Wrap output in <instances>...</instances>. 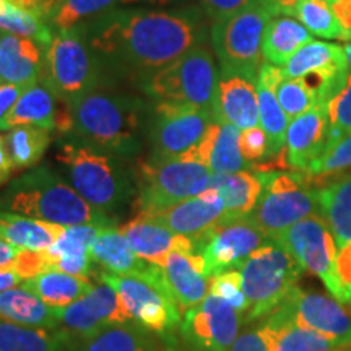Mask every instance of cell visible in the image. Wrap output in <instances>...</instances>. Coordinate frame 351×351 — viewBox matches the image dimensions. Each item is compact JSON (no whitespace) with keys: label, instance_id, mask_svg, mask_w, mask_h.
<instances>
[{"label":"cell","instance_id":"obj_50","mask_svg":"<svg viewBox=\"0 0 351 351\" xmlns=\"http://www.w3.org/2000/svg\"><path fill=\"white\" fill-rule=\"evenodd\" d=\"M335 274L340 287V302L351 306V243L340 245L337 251Z\"/></svg>","mask_w":351,"mask_h":351},{"label":"cell","instance_id":"obj_46","mask_svg":"<svg viewBox=\"0 0 351 351\" xmlns=\"http://www.w3.org/2000/svg\"><path fill=\"white\" fill-rule=\"evenodd\" d=\"M217 298L238 309L241 314H245L249 309V301L243 289V278H241L239 269H231L221 274L210 276V293Z\"/></svg>","mask_w":351,"mask_h":351},{"label":"cell","instance_id":"obj_4","mask_svg":"<svg viewBox=\"0 0 351 351\" xmlns=\"http://www.w3.org/2000/svg\"><path fill=\"white\" fill-rule=\"evenodd\" d=\"M56 160L70 186L99 212H117L135 194L121 156L99 150L75 135L59 140Z\"/></svg>","mask_w":351,"mask_h":351},{"label":"cell","instance_id":"obj_39","mask_svg":"<svg viewBox=\"0 0 351 351\" xmlns=\"http://www.w3.org/2000/svg\"><path fill=\"white\" fill-rule=\"evenodd\" d=\"M0 29L16 34V36L33 39L43 47L49 46L54 38V29L41 13L21 7L13 0H7L0 12Z\"/></svg>","mask_w":351,"mask_h":351},{"label":"cell","instance_id":"obj_55","mask_svg":"<svg viewBox=\"0 0 351 351\" xmlns=\"http://www.w3.org/2000/svg\"><path fill=\"white\" fill-rule=\"evenodd\" d=\"M19 247L8 244L7 241L0 239V269H10L16 256H19Z\"/></svg>","mask_w":351,"mask_h":351},{"label":"cell","instance_id":"obj_6","mask_svg":"<svg viewBox=\"0 0 351 351\" xmlns=\"http://www.w3.org/2000/svg\"><path fill=\"white\" fill-rule=\"evenodd\" d=\"M101 60L91 49L82 26L56 32L49 46L44 47L41 83L57 99L70 103L98 88Z\"/></svg>","mask_w":351,"mask_h":351},{"label":"cell","instance_id":"obj_28","mask_svg":"<svg viewBox=\"0 0 351 351\" xmlns=\"http://www.w3.org/2000/svg\"><path fill=\"white\" fill-rule=\"evenodd\" d=\"M62 225L0 210V239L19 249L47 251L64 232Z\"/></svg>","mask_w":351,"mask_h":351},{"label":"cell","instance_id":"obj_26","mask_svg":"<svg viewBox=\"0 0 351 351\" xmlns=\"http://www.w3.org/2000/svg\"><path fill=\"white\" fill-rule=\"evenodd\" d=\"M241 130L231 124L215 121L191 153L195 160L207 165L213 174H230L247 166L239 150Z\"/></svg>","mask_w":351,"mask_h":351},{"label":"cell","instance_id":"obj_47","mask_svg":"<svg viewBox=\"0 0 351 351\" xmlns=\"http://www.w3.org/2000/svg\"><path fill=\"white\" fill-rule=\"evenodd\" d=\"M10 270L20 275L23 280H29L38 276L43 271L51 270V258L47 251H28L20 249L19 256L10 267Z\"/></svg>","mask_w":351,"mask_h":351},{"label":"cell","instance_id":"obj_58","mask_svg":"<svg viewBox=\"0 0 351 351\" xmlns=\"http://www.w3.org/2000/svg\"><path fill=\"white\" fill-rule=\"evenodd\" d=\"M343 49H345L346 60H348V69H350V73H351V41L348 44H345Z\"/></svg>","mask_w":351,"mask_h":351},{"label":"cell","instance_id":"obj_34","mask_svg":"<svg viewBox=\"0 0 351 351\" xmlns=\"http://www.w3.org/2000/svg\"><path fill=\"white\" fill-rule=\"evenodd\" d=\"M23 287L41 298L47 306L65 307L85 296L88 291L93 289L95 285L86 276L70 275L51 269L34 278L25 280Z\"/></svg>","mask_w":351,"mask_h":351},{"label":"cell","instance_id":"obj_3","mask_svg":"<svg viewBox=\"0 0 351 351\" xmlns=\"http://www.w3.org/2000/svg\"><path fill=\"white\" fill-rule=\"evenodd\" d=\"M0 210L62 226L112 228L116 218L91 207L69 181L51 166H38L16 178L0 192Z\"/></svg>","mask_w":351,"mask_h":351},{"label":"cell","instance_id":"obj_52","mask_svg":"<svg viewBox=\"0 0 351 351\" xmlns=\"http://www.w3.org/2000/svg\"><path fill=\"white\" fill-rule=\"evenodd\" d=\"M26 88H28L26 85H12V83L0 85V121L10 112V109L15 106V103L25 93Z\"/></svg>","mask_w":351,"mask_h":351},{"label":"cell","instance_id":"obj_56","mask_svg":"<svg viewBox=\"0 0 351 351\" xmlns=\"http://www.w3.org/2000/svg\"><path fill=\"white\" fill-rule=\"evenodd\" d=\"M23 282L20 275H16L15 271L10 269H0V293L7 291V289L15 288L16 285Z\"/></svg>","mask_w":351,"mask_h":351},{"label":"cell","instance_id":"obj_16","mask_svg":"<svg viewBox=\"0 0 351 351\" xmlns=\"http://www.w3.org/2000/svg\"><path fill=\"white\" fill-rule=\"evenodd\" d=\"M243 315L230 302L208 295L184 314L181 333L195 351H230L239 337Z\"/></svg>","mask_w":351,"mask_h":351},{"label":"cell","instance_id":"obj_48","mask_svg":"<svg viewBox=\"0 0 351 351\" xmlns=\"http://www.w3.org/2000/svg\"><path fill=\"white\" fill-rule=\"evenodd\" d=\"M239 150L247 163L269 156V138H267L262 127L257 125L251 127V129L241 130Z\"/></svg>","mask_w":351,"mask_h":351},{"label":"cell","instance_id":"obj_35","mask_svg":"<svg viewBox=\"0 0 351 351\" xmlns=\"http://www.w3.org/2000/svg\"><path fill=\"white\" fill-rule=\"evenodd\" d=\"M70 351H152L148 330L135 322L112 324L69 346Z\"/></svg>","mask_w":351,"mask_h":351},{"label":"cell","instance_id":"obj_14","mask_svg":"<svg viewBox=\"0 0 351 351\" xmlns=\"http://www.w3.org/2000/svg\"><path fill=\"white\" fill-rule=\"evenodd\" d=\"M57 309V332L65 346L77 343L112 324L130 322L119 293L111 285H95L91 291L65 307ZM134 322V320H132Z\"/></svg>","mask_w":351,"mask_h":351},{"label":"cell","instance_id":"obj_51","mask_svg":"<svg viewBox=\"0 0 351 351\" xmlns=\"http://www.w3.org/2000/svg\"><path fill=\"white\" fill-rule=\"evenodd\" d=\"M230 351H269V346L263 340L258 327H251L239 333Z\"/></svg>","mask_w":351,"mask_h":351},{"label":"cell","instance_id":"obj_12","mask_svg":"<svg viewBox=\"0 0 351 351\" xmlns=\"http://www.w3.org/2000/svg\"><path fill=\"white\" fill-rule=\"evenodd\" d=\"M215 121L212 109L158 101L148 127L150 156L169 160L186 155L199 145L208 125Z\"/></svg>","mask_w":351,"mask_h":351},{"label":"cell","instance_id":"obj_9","mask_svg":"<svg viewBox=\"0 0 351 351\" xmlns=\"http://www.w3.org/2000/svg\"><path fill=\"white\" fill-rule=\"evenodd\" d=\"M213 173L191 153L179 158L150 156L140 163L138 213L156 212L192 199L210 187Z\"/></svg>","mask_w":351,"mask_h":351},{"label":"cell","instance_id":"obj_22","mask_svg":"<svg viewBox=\"0 0 351 351\" xmlns=\"http://www.w3.org/2000/svg\"><path fill=\"white\" fill-rule=\"evenodd\" d=\"M160 267L182 314L208 296L210 276L204 257L199 252L174 251Z\"/></svg>","mask_w":351,"mask_h":351},{"label":"cell","instance_id":"obj_61","mask_svg":"<svg viewBox=\"0 0 351 351\" xmlns=\"http://www.w3.org/2000/svg\"><path fill=\"white\" fill-rule=\"evenodd\" d=\"M2 83H3V82H2V78H0V85H2Z\"/></svg>","mask_w":351,"mask_h":351},{"label":"cell","instance_id":"obj_33","mask_svg":"<svg viewBox=\"0 0 351 351\" xmlns=\"http://www.w3.org/2000/svg\"><path fill=\"white\" fill-rule=\"evenodd\" d=\"M91 261L99 263L104 271L112 275H138L147 270L148 262L132 251L121 230L103 228L90 251Z\"/></svg>","mask_w":351,"mask_h":351},{"label":"cell","instance_id":"obj_41","mask_svg":"<svg viewBox=\"0 0 351 351\" xmlns=\"http://www.w3.org/2000/svg\"><path fill=\"white\" fill-rule=\"evenodd\" d=\"M291 16H295L300 23L309 29L311 34H315V36L351 41V34L337 19L327 0H302L296 5Z\"/></svg>","mask_w":351,"mask_h":351},{"label":"cell","instance_id":"obj_25","mask_svg":"<svg viewBox=\"0 0 351 351\" xmlns=\"http://www.w3.org/2000/svg\"><path fill=\"white\" fill-rule=\"evenodd\" d=\"M44 47L29 38L0 33V78L12 85H36L44 70Z\"/></svg>","mask_w":351,"mask_h":351},{"label":"cell","instance_id":"obj_20","mask_svg":"<svg viewBox=\"0 0 351 351\" xmlns=\"http://www.w3.org/2000/svg\"><path fill=\"white\" fill-rule=\"evenodd\" d=\"M328 147L327 104H317L289 119L287 130V163L289 169L306 173Z\"/></svg>","mask_w":351,"mask_h":351},{"label":"cell","instance_id":"obj_13","mask_svg":"<svg viewBox=\"0 0 351 351\" xmlns=\"http://www.w3.org/2000/svg\"><path fill=\"white\" fill-rule=\"evenodd\" d=\"M276 241H280L288 249L302 270L317 276L333 298L340 301V287L335 274L339 247L322 213L315 212L302 218Z\"/></svg>","mask_w":351,"mask_h":351},{"label":"cell","instance_id":"obj_57","mask_svg":"<svg viewBox=\"0 0 351 351\" xmlns=\"http://www.w3.org/2000/svg\"><path fill=\"white\" fill-rule=\"evenodd\" d=\"M119 2L125 3V5H137V3H143V5L171 7V5H182V3L189 2V0H119Z\"/></svg>","mask_w":351,"mask_h":351},{"label":"cell","instance_id":"obj_59","mask_svg":"<svg viewBox=\"0 0 351 351\" xmlns=\"http://www.w3.org/2000/svg\"><path fill=\"white\" fill-rule=\"evenodd\" d=\"M161 351H187V350H182V348H174V346H168V348L161 350Z\"/></svg>","mask_w":351,"mask_h":351},{"label":"cell","instance_id":"obj_30","mask_svg":"<svg viewBox=\"0 0 351 351\" xmlns=\"http://www.w3.org/2000/svg\"><path fill=\"white\" fill-rule=\"evenodd\" d=\"M313 34L304 25L291 16H274L267 25L262 41V56L267 64L283 67L307 43Z\"/></svg>","mask_w":351,"mask_h":351},{"label":"cell","instance_id":"obj_5","mask_svg":"<svg viewBox=\"0 0 351 351\" xmlns=\"http://www.w3.org/2000/svg\"><path fill=\"white\" fill-rule=\"evenodd\" d=\"M243 289L249 301V322L267 317L285 301L302 275V267L285 245L267 239L239 267Z\"/></svg>","mask_w":351,"mask_h":351},{"label":"cell","instance_id":"obj_18","mask_svg":"<svg viewBox=\"0 0 351 351\" xmlns=\"http://www.w3.org/2000/svg\"><path fill=\"white\" fill-rule=\"evenodd\" d=\"M278 307L300 327L317 332L340 345L351 346V314L340 301L296 287Z\"/></svg>","mask_w":351,"mask_h":351},{"label":"cell","instance_id":"obj_38","mask_svg":"<svg viewBox=\"0 0 351 351\" xmlns=\"http://www.w3.org/2000/svg\"><path fill=\"white\" fill-rule=\"evenodd\" d=\"M116 2L119 0H51L47 23L54 32H67L109 12Z\"/></svg>","mask_w":351,"mask_h":351},{"label":"cell","instance_id":"obj_29","mask_svg":"<svg viewBox=\"0 0 351 351\" xmlns=\"http://www.w3.org/2000/svg\"><path fill=\"white\" fill-rule=\"evenodd\" d=\"M56 96L41 82L28 86L20 96L10 112L0 121V130H10L20 125H36L46 130L57 129Z\"/></svg>","mask_w":351,"mask_h":351},{"label":"cell","instance_id":"obj_11","mask_svg":"<svg viewBox=\"0 0 351 351\" xmlns=\"http://www.w3.org/2000/svg\"><path fill=\"white\" fill-rule=\"evenodd\" d=\"M274 15L262 5L213 21L212 43L219 64V75H243L257 82L262 67V41Z\"/></svg>","mask_w":351,"mask_h":351},{"label":"cell","instance_id":"obj_1","mask_svg":"<svg viewBox=\"0 0 351 351\" xmlns=\"http://www.w3.org/2000/svg\"><path fill=\"white\" fill-rule=\"evenodd\" d=\"M91 49L122 75L142 83L166 65L207 44L199 7L176 10H109L82 26Z\"/></svg>","mask_w":351,"mask_h":351},{"label":"cell","instance_id":"obj_31","mask_svg":"<svg viewBox=\"0 0 351 351\" xmlns=\"http://www.w3.org/2000/svg\"><path fill=\"white\" fill-rule=\"evenodd\" d=\"M317 197L319 210L337 241V247L351 243V173L317 189Z\"/></svg>","mask_w":351,"mask_h":351},{"label":"cell","instance_id":"obj_49","mask_svg":"<svg viewBox=\"0 0 351 351\" xmlns=\"http://www.w3.org/2000/svg\"><path fill=\"white\" fill-rule=\"evenodd\" d=\"M254 5H261L258 0H202L205 15L213 21L225 20Z\"/></svg>","mask_w":351,"mask_h":351},{"label":"cell","instance_id":"obj_7","mask_svg":"<svg viewBox=\"0 0 351 351\" xmlns=\"http://www.w3.org/2000/svg\"><path fill=\"white\" fill-rule=\"evenodd\" d=\"M99 280L119 293L129 317L145 330L165 335L181 327L182 313L166 285L160 265L148 263L147 270L138 275L101 271Z\"/></svg>","mask_w":351,"mask_h":351},{"label":"cell","instance_id":"obj_45","mask_svg":"<svg viewBox=\"0 0 351 351\" xmlns=\"http://www.w3.org/2000/svg\"><path fill=\"white\" fill-rule=\"evenodd\" d=\"M327 111L328 147H332L351 132V73L346 78L343 88L327 104Z\"/></svg>","mask_w":351,"mask_h":351},{"label":"cell","instance_id":"obj_8","mask_svg":"<svg viewBox=\"0 0 351 351\" xmlns=\"http://www.w3.org/2000/svg\"><path fill=\"white\" fill-rule=\"evenodd\" d=\"M262 176L263 191L251 217L267 239H278L302 218L320 212L317 189L306 173L269 171Z\"/></svg>","mask_w":351,"mask_h":351},{"label":"cell","instance_id":"obj_60","mask_svg":"<svg viewBox=\"0 0 351 351\" xmlns=\"http://www.w3.org/2000/svg\"><path fill=\"white\" fill-rule=\"evenodd\" d=\"M5 2H7V0H0V12H2V8H3V5H5Z\"/></svg>","mask_w":351,"mask_h":351},{"label":"cell","instance_id":"obj_19","mask_svg":"<svg viewBox=\"0 0 351 351\" xmlns=\"http://www.w3.org/2000/svg\"><path fill=\"white\" fill-rule=\"evenodd\" d=\"M138 215L160 223L176 234L200 239L225 217V204L218 191L207 189L202 194L171 205L168 208Z\"/></svg>","mask_w":351,"mask_h":351},{"label":"cell","instance_id":"obj_37","mask_svg":"<svg viewBox=\"0 0 351 351\" xmlns=\"http://www.w3.org/2000/svg\"><path fill=\"white\" fill-rule=\"evenodd\" d=\"M15 169H28L43 160L51 143V132L36 125H20L3 135Z\"/></svg>","mask_w":351,"mask_h":351},{"label":"cell","instance_id":"obj_53","mask_svg":"<svg viewBox=\"0 0 351 351\" xmlns=\"http://www.w3.org/2000/svg\"><path fill=\"white\" fill-rule=\"evenodd\" d=\"M301 2L302 0H258V3L265 7L274 16H291L298 3Z\"/></svg>","mask_w":351,"mask_h":351},{"label":"cell","instance_id":"obj_40","mask_svg":"<svg viewBox=\"0 0 351 351\" xmlns=\"http://www.w3.org/2000/svg\"><path fill=\"white\" fill-rule=\"evenodd\" d=\"M258 124L269 138V156L275 158L285 152L289 117L280 106L275 91L257 82Z\"/></svg>","mask_w":351,"mask_h":351},{"label":"cell","instance_id":"obj_32","mask_svg":"<svg viewBox=\"0 0 351 351\" xmlns=\"http://www.w3.org/2000/svg\"><path fill=\"white\" fill-rule=\"evenodd\" d=\"M0 319L28 327L57 330V309L25 287L0 293Z\"/></svg>","mask_w":351,"mask_h":351},{"label":"cell","instance_id":"obj_42","mask_svg":"<svg viewBox=\"0 0 351 351\" xmlns=\"http://www.w3.org/2000/svg\"><path fill=\"white\" fill-rule=\"evenodd\" d=\"M276 99L289 119L301 116L319 103V93L313 83L307 78H288L285 77L275 88Z\"/></svg>","mask_w":351,"mask_h":351},{"label":"cell","instance_id":"obj_27","mask_svg":"<svg viewBox=\"0 0 351 351\" xmlns=\"http://www.w3.org/2000/svg\"><path fill=\"white\" fill-rule=\"evenodd\" d=\"M218 191L225 204V217L239 218L252 215L263 191V176L257 171H238L230 174H213L210 187Z\"/></svg>","mask_w":351,"mask_h":351},{"label":"cell","instance_id":"obj_23","mask_svg":"<svg viewBox=\"0 0 351 351\" xmlns=\"http://www.w3.org/2000/svg\"><path fill=\"white\" fill-rule=\"evenodd\" d=\"M217 122L239 130L258 125L257 82L243 75H219L213 103Z\"/></svg>","mask_w":351,"mask_h":351},{"label":"cell","instance_id":"obj_43","mask_svg":"<svg viewBox=\"0 0 351 351\" xmlns=\"http://www.w3.org/2000/svg\"><path fill=\"white\" fill-rule=\"evenodd\" d=\"M103 228L106 226H65L59 239L47 249V254L51 257H90L91 245L95 244Z\"/></svg>","mask_w":351,"mask_h":351},{"label":"cell","instance_id":"obj_36","mask_svg":"<svg viewBox=\"0 0 351 351\" xmlns=\"http://www.w3.org/2000/svg\"><path fill=\"white\" fill-rule=\"evenodd\" d=\"M64 346L65 341L57 330L0 319V351H62Z\"/></svg>","mask_w":351,"mask_h":351},{"label":"cell","instance_id":"obj_44","mask_svg":"<svg viewBox=\"0 0 351 351\" xmlns=\"http://www.w3.org/2000/svg\"><path fill=\"white\" fill-rule=\"evenodd\" d=\"M351 173V132L315 160L306 171L311 179H333L341 174Z\"/></svg>","mask_w":351,"mask_h":351},{"label":"cell","instance_id":"obj_54","mask_svg":"<svg viewBox=\"0 0 351 351\" xmlns=\"http://www.w3.org/2000/svg\"><path fill=\"white\" fill-rule=\"evenodd\" d=\"M13 171H15V168H13L10 155L7 152L5 138H3V135H0V186L8 182Z\"/></svg>","mask_w":351,"mask_h":351},{"label":"cell","instance_id":"obj_17","mask_svg":"<svg viewBox=\"0 0 351 351\" xmlns=\"http://www.w3.org/2000/svg\"><path fill=\"white\" fill-rule=\"evenodd\" d=\"M283 72L288 78H307L317 90L320 104L330 103L350 75L343 46L314 39L283 65Z\"/></svg>","mask_w":351,"mask_h":351},{"label":"cell","instance_id":"obj_2","mask_svg":"<svg viewBox=\"0 0 351 351\" xmlns=\"http://www.w3.org/2000/svg\"><path fill=\"white\" fill-rule=\"evenodd\" d=\"M153 111L147 101L119 91L95 88L80 98L64 103L57 130L121 158L137 155L143 134L148 135Z\"/></svg>","mask_w":351,"mask_h":351},{"label":"cell","instance_id":"obj_15","mask_svg":"<svg viewBox=\"0 0 351 351\" xmlns=\"http://www.w3.org/2000/svg\"><path fill=\"white\" fill-rule=\"evenodd\" d=\"M265 234L249 217H223L199 239V252L207 265L208 276L239 269L254 251L265 243Z\"/></svg>","mask_w":351,"mask_h":351},{"label":"cell","instance_id":"obj_21","mask_svg":"<svg viewBox=\"0 0 351 351\" xmlns=\"http://www.w3.org/2000/svg\"><path fill=\"white\" fill-rule=\"evenodd\" d=\"M127 243L142 261L148 263L161 265L171 252H197L199 251V239L187 238V236L176 234L168 228L161 226L153 219L137 215L127 225L121 228Z\"/></svg>","mask_w":351,"mask_h":351},{"label":"cell","instance_id":"obj_24","mask_svg":"<svg viewBox=\"0 0 351 351\" xmlns=\"http://www.w3.org/2000/svg\"><path fill=\"white\" fill-rule=\"evenodd\" d=\"M258 330L269 351H351V346L337 343L320 333L300 327L285 314L282 307L261 319Z\"/></svg>","mask_w":351,"mask_h":351},{"label":"cell","instance_id":"obj_10","mask_svg":"<svg viewBox=\"0 0 351 351\" xmlns=\"http://www.w3.org/2000/svg\"><path fill=\"white\" fill-rule=\"evenodd\" d=\"M218 80L213 52L207 44H202L153 73L142 83V88L158 101L192 104L213 111Z\"/></svg>","mask_w":351,"mask_h":351}]
</instances>
